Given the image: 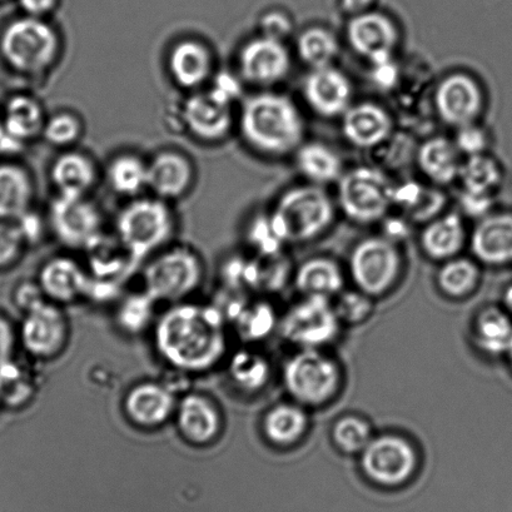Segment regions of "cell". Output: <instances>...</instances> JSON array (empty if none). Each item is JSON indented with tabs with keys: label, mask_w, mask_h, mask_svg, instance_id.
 Listing matches in <instances>:
<instances>
[{
	"label": "cell",
	"mask_w": 512,
	"mask_h": 512,
	"mask_svg": "<svg viewBox=\"0 0 512 512\" xmlns=\"http://www.w3.org/2000/svg\"><path fill=\"white\" fill-rule=\"evenodd\" d=\"M153 341L158 356L172 369L203 374L227 355L226 317L215 306L175 303L158 317Z\"/></svg>",
	"instance_id": "6da1fadb"
},
{
	"label": "cell",
	"mask_w": 512,
	"mask_h": 512,
	"mask_svg": "<svg viewBox=\"0 0 512 512\" xmlns=\"http://www.w3.org/2000/svg\"><path fill=\"white\" fill-rule=\"evenodd\" d=\"M240 129L256 151L283 156L300 146L303 121L295 104L276 93H260L242 104Z\"/></svg>",
	"instance_id": "7a4b0ae2"
},
{
	"label": "cell",
	"mask_w": 512,
	"mask_h": 512,
	"mask_svg": "<svg viewBox=\"0 0 512 512\" xmlns=\"http://www.w3.org/2000/svg\"><path fill=\"white\" fill-rule=\"evenodd\" d=\"M175 215L167 201L158 197L133 198L118 213V240L134 263L146 260L167 247L175 235Z\"/></svg>",
	"instance_id": "3957f363"
},
{
	"label": "cell",
	"mask_w": 512,
	"mask_h": 512,
	"mask_svg": "<svg viewBox=\"0 0 512 512\" xmlns=\"http://www.w3.org/2000/svg\"><path fill=\"white\" fill-rule=\"evenodd\" d=\"M205 267L187 246H172L153 255L142 273L143 291L157 303L187 301L202 285Z\"/></svg>",
	"instance_id": "277c9868"
},
{
	"label": "cell",
	"mask_w": 512,
	"mask_h": 512,
	"mask_svg": "<svg viewBox=\"0 0 512 512\" xmlns=\"http://www.w3.org/2000/svg\"><path fill=\"white\" fill-rule=\"evenodd\" d=\"M333 206L327 193L317 186L292 188L278 201L270 216L282 243L313 240L331 226Z\"/></svg>",
	"instance_id": "5b68a950"
},
{
	"label": "cell",
	"mask_w": 512,
	"mask_h": 512,
	"mask_svg": "<svg viewBox=\"0 0 512 512\" xmlns=\"http://www.w3.org/2000/svg\"><path fill=\"white\" fill-rule=\"evenodd\" d=\"M0 52L9 66L26 74L49 71L61 53V38L44 18L24 17L8 24Z\"/></svg>",
	"instance_id": "8992f818"
},
{
	"label": "cell",
	"mask_w": 512,
	"mask_h": 512,
	"mask_svg": "<svg viewBox=\"0 0 512 512\" xmlns=\"http://www.w3.org/2000/svg\"><path fill=\"white\" fill-rule=\"evenodd\" d=\"M282 380L296 404L321 407L340 391L342 371L337 361L321 350H300L286 361Z\"/></svg>",
	"instance_id": "52a82bcc"
},
{
	"label": "cell",
	"mask_w": 512,
	"mask_h": 512,
	"mask_svg": "<svg viewBox=\"0 0 512 512\" xmlns=\"http://www.w3.org/2000/svg\"><path fill=\"white\" fill-rule=\"evenodd\" d=\"M341 323L330 298L305 296L288 308L278 326L288 344L301 350H321L336 340Z\"/></svg>",
	"instance_id": "ba28073f"
},
{
	"label": "cell",
	"mask_w": 512,
	"mask_h": 512,
	"mask_svg": "<svg viewBox=\"0 0 512 512\" xmlns=\"http://www.w3.org/2000/svg\"><path fill=\"white\" fill-rule=\"evenodd\" d=\"M394 191L384 173L361 167L341 177L338 200L350 220L372 223L385 217L394 203Z\"/></svg>",
	"instance_id": "9c48e42d"
},
{
	"label": "cell",
	"mask_w": 512,
	"mask_h": 512,
	"mask_svg": "<svg viewBox=\"0 0 512 512\" xmlns=\"http://www.w3.org/2000/svg\"><path fill=\"white\" fill-rule=\"evenodd\" d=\"M402 260L395 242L371 237L359 243L350 257V273L357 290L379 297L394 287L401 275Z\"/></svg>",
	"instance_id": "30bf717a"
},
{
	"label": "cell",
	"mask_w": 512,
	"mask_h": 512,
	"mask_svg": "<svg viewBox=\"0 0 512 512\" xmlns=\"http://www.w3.org/2000/svg\"><path fill=\"white\" fill-rule=\"evenodd\" d=\"M360 456L362 474L372 484L384 487L405 485L419 466L414 445L396 434L372 437Z\"/></svg>",
	"instance_id": "8fae6325"
},
{
	"label": "cell",
	"mask_w": 512,
	"mask_h": 512,
	"mask_svg": "<svg viewBox=\"0 0 512 512\" xmlns=\"http://www.w3.org/2000/svg\"><path fill=\"white\" fill-rule=\"evenodd\" d=\"M48 226L62 245L88 250L103 233V217L87 196L58 195L48 211Z\"/></svg>",
	"instance_id": "7c38bea8"
},
{
	"label": "cell",
	"mask_w": 512,
	"mask_h": 512,
	"mask_svg": "<svg viewBox=\"0 0 512 512\" xmlns=\"http://www.w3.org/2000/svg\"><path fill=\"white\" fill-rule=\"evenodd\" d=\"M69 333L68 317L61 306L46 301L26 313L21 340L28 354L37 359L51 360L66 349Z\"/></svg>",
	"instance_id": "4fadbf2b"
},
{
	"label": "cell",
	"mask_w": 512,
	"mask_h": 512,
	"mask_svg": "<svg viewBox=\"0 0 512 512\" xmlns=\"http://www.w3.org/2000/svg\"><path fill=\"white\" fill-rule=\"evenodd\" d=\"M291 68L290 54L283 42L257 37L247 42L238 54V71L253 86H272L287 77Z\"/></svg>",
	"instance_id": "5bb4252c"
},
{
	"label": "cell",
	"mask_w": 512,
	"mask_h": 512,
	"mask_svg": "<svg viewBox=\"0 0 512 512\" xmlns=\"http://www.w3.org/2000/svg\"><path fill=\"white\" fill-rule=\"evenodd\" d=\"M182 127L201 142L216 143L230 134L233 126L231 104L210 92H198L186 99L180 111Z\"/></svg>",
	"instance_id": "9a60e30c"
},
{
	"label": "cell",
	"mask_w": 512,
	"mask_h": 512,
	"mask_svg": "<svg viewBox=\"0 0 512 512\" xmlns=\"http://www.w3.org/2000/svg\"><path fill=\"white\" fill-rule=\"evenodd\" d=\"M177 404L175 392L167 385L144 381L127 392L123 410L132 425L152 430L167 424L175 416Z\"/></svg>",
	"instance_id": "2e32d148"
},
{
	"label": "cell",
	"mask_w": 512,
	"mask_h": 512,
	"mask_svg": "<svg viewBox=\"0 0 512 512\" xmlns=\"http://www.w3.org/2000/svg\"><path fill=\"white\" fill-rule=\"evenodd\" d=\"M175 416L178 432L190 445H211L222 434L220 407L206 395L192 392L183 396L178 401Z\"/></svg>",
	"instance_id": "e0dca14e"
},
{
	"label": "cell",
	"mask_w": 512,
	"mask_h": 512,
	"mask_svg": "<svg viewBox=\"0 0 512 512\" xmlns=\"http://www.w3.org/2000/svg\"><path fill=\"white\" fill-rule=\"evenodd\" d=\"M38 283L48 301L59 306L71 305L88 298L92 276L86 267L73 258L58 256L44 263Z\"/></svg>",
	"instance_id": "ac0fdd59"
},
{
	"label": "cell",
	"mask_w": 512,
	"mask_h": 512,
	"mask_svg": "<svg viewBox=\"0 0 512 512\" xmlns=\"http://www.w3.org/2000/svg\"><path fill=\"white\" fill-rule=\"evenodd\" d=\"M435 106L440 118L452 127L474 124L482 109V94L474 79L452 74L439 84Z\"/></svg>",
	"instance_id": "d6986e66"
},
{
	"label": "cell",
	"mask_w": 512,
	"mask_h": 512,
	"mask_svg": "<svg viewBox=\"0 0 512 512\" xmlns=\"http://www.w3.org/2000/svg\"><path fill=\"white\" fill-rule=\"evenodd\" d=\"M347 39L356 53L370 59L374 66L392 61L399 34L384 14L366 12L352 18Z\"/></svg>",
	"instance_id": "ffe728a7"
},
{
	"label": "cell",
	"mask_w": 512,
	"mask_h": 512,
	"mask_svg": "<svg viewBox=\"0 0 512 512\" xmlns=\"http://www.w3.org/2000/svg\"><path fill=\"white\" fill-rule=\"evenodd\" d=\"M195 168L185 154L162 151L148 162V190L163 201L181 198L191 190Z\"/></svg>",
	"instance_id": "44dd1931"
},
{
	"label": "cell",
	"mask_w": 512,
	"mask_h": 512,
	"mask_svg": "<svg viewBox=\"0 0 512 512\" xmlns=\"http://www.w3.org/2000/svg\"><path fill=\"white\" fill-rule=\"evenodd\" d=\"M168 71L178 87L193 91L212 81L215 58L205 43L183 39L169 52Z\"/></svg>",
	"instance_id": "7402d4cb"
},
{
	"label": "cell",
	"mask_w": 512,
	"mask_h": 512,
	"mask_svg": "<svg viewBox=\"0 0 512 512\" xmlns=\"http://www.w3.org/2000/svg\"><path fill=\"white\" fill-rule=\"evenodd\" d=\"M306 101L323 117H337L350 108L352 87L344 73L335 68L313 69L303 87Z\"/></svg>",
	"instance_id": "603a6c76"
},
{
	"label": "cell",
	"mask_w": 512,
	"mask_h": 512,
	"mask_svg": "<svg viewBox=\"0 0 512 512\" xmlns=\"http://www.w3.org/2000/svg\"><path fill=\"white\" fill-rule=\"evenodd\" d=\"M471 250L485 265L512 263V212L482 218L472 233Z\"/></svg>",
	"instance_id": "cb8c5ba5"
},
{
	"label": "cell",
	"mask_w": 512,
	"mask_h": 512,
	"mask_svg": "<svg viewBox=\"0 0 512 512\" xmlns=\"http://www.w3.org/2000/svg\"><path fill=\"white\" fill-rule=\"evenodd\" d=\"M342 131L349 142L359 148H374L385 142L392 132L389 113L376 104L362 103L342 114Z\"/></svg>",
	"instance_id": "d4e9b609"
},
{
	"label": "cell",
	"mask_w": 512,
	"mask_h": 512,
	"mask_svg": "<svg viewBox=\"0 0 512 512\" xmlns=\"http://www.w3.org/2000/svg\"><path fill=\"white\" fill-rule=\"evenodd\" d=\"M49 177L58 195L82 197L96 186L98 169L86 153L66 151L54 159Z\"/></svg>",
	"instance_id": "484cf974"
},
{
	"label": "cell",
	"mask_w": 512,
	"mask_h": 512,
	"mask_svg": "<svg viewBox=\"0 0 512 512\" xmlns=\"http://www.w3.org/2000/svg\"><path fill=\"white\" fill-rule=\"evenodd\" d=\"M33 181L26 169L16 164L0 166V220L17 221L31 211Z\"/></svg>",
	"instance_id": "4316f807"
},
{
	"label": "cell",
	"mask_w": 512,
	"mask_h": 512,
	"mask_svg": "<svg viewBox=\"0 0 512 512\" xmlns=\"http://www.w3.org/2000/svg\"><path fill=\"white\" fill-rule=\"evenodd\" d=\"M306 407L296 404H278L266 412L262 432L271 445L288 447L297 444L308 429Z\"/></svg>",
	"instance_id": "83f0119b"
},
{
	"label": "cell",
	"mask_w": 512,
	"mask_h": 512,
	"mask_svg": "<svg viewBox=\"0 0 512 512\" xmlns=\"http://www.w3.org/2000/svg\"><path fill=\"white\" fill-rule=\"evenodd\" d=\"M47 118L42 103L37 98L19 94L9 99L2 123L9 136L24 143L42 136Z\"/></svg>",
	"instance_id": "f1b7e54d"
},
{
	"label": "cell",
	"mask_w": 512,
	"mask_h": 512,
	"mask_svg": "<svg viewBox=\"0 0 512 512\" xmlns=\"http://www.w3.org/2000/svg\"><path fill=\"white\" fill-rule=\"evenodd\" d=\"M456 144L444 137H435L421 144L417 152V163L437 185H450L459 177L461 161Z\"/></svg>",
	"instance_id": "f546056e"
},
{
	"label": "cell",
	"mask_w": 512,
	"mask_h": 512,
	"mask_svg": "<svg viewBox=\"0 0 512 512\" xmlns=\"http://www.w3.org/2000/svg\"><path fill=\"white\" fill-rule=\"evenodd\" d=\"M465 242V228L459 215L450 213L432 220L422 232L421 247L436 261L455 258Z\"/></svg>",
	"instance_id": "4dcf8cb0"
},
{
	"label": "cell",
	"mask_w": 512,
	"mask_h": 512,
	"mask_svg": "<svg viewBox=\"0 0 512 512\" xmlns=\"http://www.w3.org/2000/svg\"><path fill=\"white\" fill-rule=\"evenodd\" d=\"M295 285L303 296L331 298L344 291L345 277L335 261L328 258H313L298 268Z\"/></svg>",
	"instance_id": "1f68e13d"
},
{
	"label": "cell",
	"mask_w": 512,
	"mask_h": 512,
	"mask_svg": "<svg viewBox=\"0 0 512 512\" xmlns=\"http://www.w3.org/2000/svg\"><path fill=\"white\" fill-rule=\"evenodd\" d=\"M472 337L481 352L489 356L506 355L512 340V322L505 311L486 307L477 313Z\"/></svg>",
	"instance_id": "d6a6232c"
},
{
	"label": "cell",
	"mask_w": 512,
	"mask_h": 512,
	"mask_svg": "<svg viewBox=\"0 0 512 512\" xmlns=\"http://www.w3.org/2000/svg\"><path fill=\"white\" fill-rule=\"evenodd\" d=\"M228 376L241 392L257 394L265 389L270 381L271 365L260 352L240 350L231 357Z\"/></svg>",
	"instance_id": "836d02e7"
},
{
	"label": "cell",
	"mask_w": 512,
	"mask_h": 512,
	"mask_svg": "<svg viewBox=\"0 0 512 512\" xmlns=\"http://www.w3.org/2000/svg\"><path fill=\"white\" fill-rule=\"evenodd\" d=\"M107 181L118 195L136 198L148 190V162L136 154H121L109 162Z\"/></svg>",
	"instance_id": "e575fe53"
},
{
	"label": "cell",
	"mask_w": 512,
	"mask_h": 512,
	"mask_svg": "<svg viewBox=\"0 0 512 512\" xmlns=\"http://www.w3.org/2000/svg\"><path fill=\"white\" fill-rule=\"evenodd\" d=\"M297 167L303 176L315 183H330L341 178V158L321 143H308L297 151Z\"/></svg>",
	"instance_id": "d590c367"
},
{
	"label": "cell",
	"mask_w": 512,
	"mask_h": 512,
	"mask_svg": "<svg viewBox=\"0 0 512 512\" xmlns=\"http://www.w3.org/2000/svg\"><path fill=\"white\" fill-rule=\"evenodd\" d=\"M480 281V271L476 263L467 258H451L437 273V286L444 295L451 298L469 296Z\"/></svg>",
	"instance_id": "8d00e7d4"
},
{
	"label": "cell",
	"mask_w": 512,
	"mask_h": 512,
	"mask_svg": "<svg viewBox=\"0 0 512 512\" xmlns=\"http://www.w3.org/2000/svg\"><path fill=\"white\" fill-rule=\"evenodd\" d=\"M459 177L466 192L476 195H492L501 185L502 172L494 159L476 154L461 163Z\"/></svg>",
	"instance_id": "74e56055"
},
{
	"label": "cell",
	"mask_w": 512,
	"mask_h": 512,
	"mask_svg": "<svg viewBox=\"0 0 512 512\" xmlns=\"http://www.w3.org/2000/svg\"><path fill=\"white\" fill-rule=\"evenodd\" d=\"M298 56L312 69L330 67L338 54L337 39L323 28H310L297 42Z\"/></svg>",
	"instance_id": "f35d334b"
},
{
	"label": "cell",
	"mask_w": 512,
	"mask_h": 512,
	"mask_svg": "<svg viewBox=\"0 0 512 512\" xmlns=\"http://www.w3.org/2000/svg\"><path fill=\"white\" fill-rule=\"evenodd\" d=\"M156 305L157 302L143 290L128 295L119 302L116 313L117 325L128 335H138L146 331L153 321Z\"/></svg>",
	"instance_id": "ab89813d"
},
{
	"label": "cell",
	"mask_w": 512,
	"mask_h": 512,
	"mask_svg": "<svg viewBox=\"0 0 512 512\" xmlns=\"http://www.w3.org/2000/svg\"><path fill=\"white\" fill-rule=\"evenodd\" d=\"M232 317L236 321L238 331L250 341L262 340L270 335L277 325L275 311L265 302L256 303V305H246V303L235 305Z\"/></svg>",
	"instance_id": "60d3db41"
},
{
	"label": "cell",
	"mask_w": 512,
	"mask_h": 512,
	"mask_svg": "<svg viewBox=\"0 0 512 512\" xmlns=\"http://www.w3.org/2000/svg\"><path fill=\"white\" fill-rule=\"evenodd\" d=\"M369 422L357 416H345L332 427V441L338 450L347 455L361 454L372 440Z\"/></svg>",
	"instance_id": "b9f144b4"
},
{
	"label": "cell",
	"mask_w": 512,
	"mask_h": 512,
	"mask_svg": "<svg viewBox=\"0 0 512 512\" xmlns=\"http://www.w3.org/2000/svg\"><path fill=\"white\" fill-rule=\"evenodd\" d=\"M83 134L81 118L72 112L62 111L47 118L42 137L53 147L74 146Z\"/></svg>",
	"instance_id": "7bdbcfd3"
},
{
	"label": "cell",
	"mask_w": 512,
	"mask_h": 512,
	"mask_svg": "<svg viewBox=\"0 0 512 512\" xmlns=\"http://www.w3.org/2000/svg\"><path fill=\"white\" fill-rule=\"evenodd\" d=\"M33 384L21 367L9 361L0 366V396L9 404H22L31 399Z\"/></svg>",
	"instance_id": "ee69618b"
},
{
	"label": "cell",
	"mask_w": 512,
	"mask_h": 512,
	"mask_svg": "<svg viewBox=\"0 0 512 512\" xmlns=\"http://www.w3.org/2000/svg\"><path fill=\"white\" fill-rule=\"evenodd\" d=\"M338 318L342 323L357 325L367 320L374 311L372 297L359 291H342L333 303Z\"/></svg>",
	"instance_id": "f6af8a7d"
},
{
	"label": "cell",
	"mask_w": 512,
	"mask_h": 512,
	"mask_svg": "<svg viewBox=\"0 0 512 512\" xmlns=\"http://www.w3.org/2000/svg\"><path fill=\"white\" fill-rule=\"evenodd\" d=\"M444 205L445 198L442 193L434 190H424L420 187V190L417 191L416 196L412 198L405 210L409 212L412 220L424 222L436 217Z\"/></svg>",
	"instance_id": "bcb514c9"
},
{
	"label": "cell",
	"mask_w": 512,
	"mask_h": 512,
	"mask_svg": "<svg viewBox=\"0 0 512 512\" xmlns=\"http://www.w3.org/2000/svg\"><path fill=\"white\" fill-rule=\"evenodd\" d=\"M250 241L257 250L267 257L276 255L282 246V241L273 231L270 217H258L250 228Z\"/></svg>",
	"instance_id": "7dc6e473"
},
{
	"label": "cell",
	"mask_w": 512,
	"mask_h": 512,
	"mask_svg": "<svg viewBox=\"0 0 512 512\" xmlns=\"http://www.w3.org/2000/svg\"><path fill=\"white\" fill-rule=\"evenodd\" d=\"M24 243L26 240L17 225L0 223V266H7L16 261L21 255Z\"/></svg>",
	"instance_id": "c3c4849f"
},
{
	"label": "cell",
	"mask_w": 512,
	"mask_h": 512,
	"mask_svg": "<svg viewBox=\"0 0 512 512\" xmlns=\"http://www.w3.org/2000/svg\"><path fill=\"white\" fill-rule=\"evenodd\" d=\"M455 144L460 153L469 157L476 156V154H482L485 151L486 134L481 128L469 124V126L459 128Z\"/></svg>",
	"instance_id": "681fc988"
},
{
	"label": "cell",
	"mask_w": 512,
	"mask_h": 512,
	"mask_svg": "<svg viewBox=\"0 0 512 512\" xmlns=\"http://www.w3.org/2000/svg\"><path fill=\"white\" fill-rule=\"evenodd\" d=\"M292 29L291 19L282 12H268L260 21L261 36L275 39V41H285Z\"/></svg>",
	"instance_id": "f907efd6"
},
{
	"label": "cell",
	"mask_w": 512,
	"mask_h": 512,
	"mask_svg": "<svg viewBox=\"0 0 512 512\" xmlns=\"http://www.w3.org/2000/svg\"><path fill=\"white\" fill-rule=\"evenodd\" d=\"M220 99V101L227 104H233V102L240 97L241 94V82L232 74L221 73L217 77L212 78V86L208 91Z\"/></svg>",
	"instance_id": "816d5d0a"
},
{
	"label": "cell",
	"mask_w": 512,
	"mask_h": 512,
	"mask_svg": "<svg viewBox=\"0 0 512 512\" xmlns=\"http://www.w3.org/2000/svg\"><path fill=\"white\" fill-rule=\"evenodd\" d=\"M46 301H48L47 297L44 295L39 283H26V285L19 287L17 302L26 313Z\"/></svg>",
	"instance_id": "f5cc1de1"
},
{
	"label": "cell",
	"mask_w": 512,
	"mask_h": 512,
	"mask_svg": "<svg viewBox=\"0 0 512 512\" xmlns=\"http://www.w3.org/2000/svg\"><path fill=\"white\" fill-rule=\"evenodd\" d=\"M461 206L467 215L470 216H486L492 206V197L489 195H476L464 191L461 197Z\"/></svg>",
	"instance_id": "db71d44e"
},
{
	"label": "cell",
	"mask_w": 512,
	"mask_h": 512,
	"mask_svg": "<svg viewBox=\"0 0 512 512\" xmlns=\"http://www.w3.org/2000/svg\"><path fill=\"white\" fill-rule=\"evenodd\" d=\"M17 226L21 230L26 242H36L42 235L43 225L41 218L33 215L32 211L26 213L17 220Z\"/></svg>",
	"instance_id": "11a10c76"
},
{
	"label": "cell",
	"mask_w": 512,
	"mask_h": 512,
	"mask_svg": "<svg viewBox=\"0 0 512 512\" xmlns=\"http://www.w3.org/2000/svg\"><path fill=\"white\" fill-rule=\"evenodd\" d=\"M58 0H19V4L27 16L44 18L57 7Z\"/></svg>",
	"instance_id": "9f6ffc18"
},
{
	"label": "cell",
	"mask_w": 512,
	"mask_h": 512,
	"mask_svg": "<svg viewBox=\"0 0 512 512\" xmlns=\"http://www.w3.org/2000/svg\"><path fill=\"white\" fill-rule=\"evenodd\" d=\"M14 346V335L12 327L7 321L0 318V366L11 361Z\"/></svg>",
	"instance_id": "6f0895ef"
},
{
	"label": "cell",
	"mask_w": 512,
	"mask_h": 512,
	"mask_svg": "<svg viewBox=\"0 0 512 512\" xmlns=\"http://www.w3.org/2000/svg\"><path fill=\"white\" fill-rule=\"evenodd\" d=\"M375 67V81L380 83L381 86H391V83L394 82L396 78V68L394 64L390 61Z\"/></svg>",
	"instance_id": "680465c9"
},
{
	"label": "cell",
	"mask_w": 512,
	"mask_h": 512,
	"mask_svg": "<svg viewBox=\"0 0 512 512\" xmlns=\"http://www.w3.org/2000/svg\"><path fill=\"white\" fill-rule=\"evenodd\" d=\"M374 3L375 0H341L344 11L354 14V16H359V14L369 12L372 4Z\"/></svg>",
	"instance_id": "91938a15"
},
{
	"label": "cell",
	"mask_w": 512,
	"mask_h": 512,
	"mask_svg": "<svg viewBox=\"0 0 512 512\" xmlns=\"http://www.w3.org/2000/svg\"><path fill=\"white\" fill-rule=\"evenodd\" d=\"M504 305L509 313H512V285L507 287L504 292Z\"/></svg>",
	"instance_id": "94428289"
},
{
	"label": "cell",
	"mask_w": 512,
	"mask_h": 512,
	"mask_svg": "<svg viewBox=\"0 0 512 512\" xmlns=\"http://www.w3.org/2000/svg\"><path fill=\"white\" fill-rule=\"evenodd\" d=\"M507 357H509L510 365L512 367V340L510 342L509 350L506 352Z\"/></svg>",
	"instance_id": "6125c7cd"
},
{
	"label": "cell",
	"mask_w": 512,
	"mask_h": 512,
	"mask_svg": "<svg viewBox=\"0 0 512 512\" xmlns=\"http://www.w3.org/2000/svg\"><path fill=\"white\" fill-rule=\"evenodd\" d=\"M3 131H4L3 123H2V121H0V134H2Z\"/></svg>",
	"instance_id": "be15d7a7"
}]
</instances>
